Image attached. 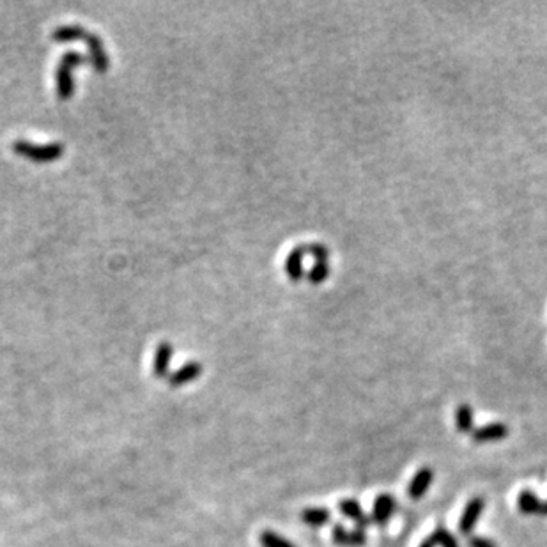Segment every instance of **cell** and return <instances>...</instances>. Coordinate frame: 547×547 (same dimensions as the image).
<instances>
[{"mask_svg":"<svg viewBox=\"0 0 547 547\" xmlns=\"http://www.w3.org/2000/svg\"><path fill=\"white\" fill-rule=\"evenodd\" d=\"M13 149L16 153H20L25 158L34 160V162H52V160H57L63 156L64 153V143L63 142H50V143H34L30 140L25 139H16L13 142Z\"/></svg>","mask_w":547,"mask_h":547,"instance_id":"1","label":"cell"},{"mask_svg":"<svg viewBox=\"0 0 547 547\" xmlns=\"http://www.w3.org/2000/svg\"><path fill=\"white\" fill-rule=\"evenodd\" d=\"M84 37L85 41H87L89 52H91L89 59H91L92 66H94L99 73H105V71L108 70V66H110V59H108V53L103 46V39H101L98 34L89 32V30L85 32Z\"/></svg>","mask_w":547,"mask_h":547,"instance_id":"2","label":"cell"},{"mask_svg":"<svg viewBox=\"0 0 547 547\" xmlns=\"http://www.w3.org/2000/svg\"><path fill=\"white\" fill-rule=\"evenodd\" d=\"M484 507L485 501L480 496H475V498H471V500L468 501L459 521V532L463 533V535H470V533L473 532V528L477 526V521L480 519L482 512H484Z\"/></svg>","mask_w":547,"mask_h":547,"instance_id":"3","label":"cell"},{"mask_svg":"<svg viewBox=\"0 0 547 547\" xmlns=\"http://www.w3.org/2000/svg\"><path fill=\"white\" fill-rule=\"evenodd\" d=\"M395 508H397L395 498H393L392 494H388V492H382V494H379L378 498H375L371 519L378 526H386L390 519H392V515L395 514Z\"/></svg>","mask_w":547,"mask_h":547,"instance_id":"4","label":"cell"},{"mask_svg":"<svg viewBox=\"0 0 547 547\" xmlns=\"http://www.w3.org/2000/svg\"><path fill=\"white\" fill-rule=\"evenodd\" d=\"M432 480H434V471L427 466L420 468L408 485L409 498H413L415 501L422 500L423 496L427 494V491L430 489V485H432Z\"/></svg>","mask_w":547,"mask_h":547,"instance_id":"5","label":"cell"},{"mask_svg":"<svg viewBox=\"0 0 547 547\" xmlns=\"http://www.w3.org/2000/svg\"><path fill=\"white\" fill-rule=\"evenodd\" d=\"M331 539L337 546L342 547H361L367 543V535H365L363 529H353V532H347L344 526H333V532H331Z\"/></svg>","mask_w":547,"mask_h":547,"instance_id":"6","label":"cell"},{"mask_svg":"<svg viewBox=\"0 0 547 547\" xmlns=\"http://www.w3.org/2000/svg\"><path fill=\"white\" fill-rule=\"evenodd\" d=\"M508 434H510V430L505 423H487V425L473 430V441L475 443H494V441L505 439Z\"/></svg>","mask_w":547,"mask_h":547,"instance_id":"7","label":"cell"},{"mask_svg":"<svg viewBox=\"0 0 547 547\" xmlns=\"http://www.w3.org/2000/svg\"><path fill=\"white\" fill-rule=\"evenodd\" d=\"M338 510L345 515V517H349L351 521L356 522L358 529L367 528L368 525L372 522V519L368 515L363 514V508H361L360 501L353 500V498H347V500H342L338 503Z\"/></svg>","mask_w":547,"mask_h":547,"instance_id":"8","label":"cell"},{"mask_svg":"<svg viewBox=\"0 0 547 547\" xmlns=\"http://www.w3.org/2000/svg\"><path fill=\"white\" fill-rule=\"evenodd\" d=\"M309 254V245H300L292 248L285 261L287 275L292 280H300L303 276V257Z\"/></svg>","mask_w":547,"mask_h":547,"instance_id":"9","label":"cell"},{"mask_svg":"<svg viewBox=\"0 0 547 547\" xmlns=\"http://www.w3.org/2000/svg\"><path fill=\"white\" fill-rule=\"evenodd\" d=\"M172 353L174 347L170 342H162L158 345V349H156L155 354V361H153V371L158 378H165L169 374V365L170 360H172Z\"/></svg>","mask_w":547,"mask_h":547,"instance_id":"10","label":"cell"},{"mask_svg":"<svg viewBox=\"0 0 547 547\" xmlns=\"http://www.w3.org/2000/svg\"><path fill=\"white\" fill-rule=\"evenodd\" d=\"M56 78H57V94L60 96L63 99L70 98L73 94L75 89V82H73V67H70L67 64L59 63L56 71Z\"/></svg>","mask_w":547,"mask_h":547,"instance_id":"11","label":"cell"},{"mask_svg":"<svg viewBox=\"0 0 547 547\" xmlns=\"http://www.w3.org/2000/svg\"><path fill=\"white\" fill-rule=\"evenodd\" d=\"M517 507L519 510H521V514L525 515L542 514V501H540L539 496L533 491H529V489H525V491L519 492Z\"/></svg>","mask_w":547,"mask_h":547,"instance_id":"12","label":"cell"},{"mask_svg":"<svg viewBox=\"0 0 547 547\" xmlns=\"http://www.w3.org/2000/svg\"><path fill=\"white\" fill-rule=\"evenodd\" d=\"M200 372H202V365L198 363V361H190V363H186L184 367H181L177 372H174V374L170 375L169 381L172 386L186 385V382H190L191 379L198 378V375H200Z\"/></svg>","mask_w":547,"mask_h":547,"instance_id":"13","label":"cell"},{"mask_svg":"<svg viewBox=\"0 0 547 547\" xmlns=\"http://www.w3.org/2000/svg\"><path fill=\"white\" fill-rule=\"evenodd\" d=\"M330 519H331L330 510L323 507L305 508V510L302 512V521L305 522V525L312 526V528H321V526H324L326 522H330Z\"/></svg>","mask_w":547,"mask_h":547,"instance_id":"14","label":"cell"},{"mask_svg":"<svg viewBox=\"0 0 547 547\" xmlns=\"http://www.w3.org/2000/svg\"><path fill=\"white\" fill-rule=\"evenodd\" d=\"M87 29L78 23H67V25H59L57 29H53L52 37L57 41H73L77 37H84Z\"/></svg>","mask_w":547,"mask_h":547,"instance_id":"15","label":"cell"},{"mask_svg":"<svg viewBox=\"0 0 547 547\" xmlns=\"http://www.w3.org/2000/svg\"><path fill=\"white\" fill-rule=\"evenodd\" d=\"M456 423H457V430H459V432H463V434L473 432V409H471V406L463 404L457 408Z\"/></svg>","mask_w":547,"mask_h":547,"instance_id":"16","label":"cell"},{"mask_svg":"<svg viewBox=\"0 0 547 547\" xmlns=\"http://www.w3.org/2000/svg\"><path fill=\"white\" fill-rule=\"evenodd\" d=\"M430 540L434 542V546H441V547H459V542H457L456 536L449 532V529L444 528H437L436 532L432 533Z\"/></svg>","mask_w":547,"mask_h":547,"instance_id":"17","label":"cell"},{"mask_svg":"<svg viewBox=\"0 0 547 547\" xmlns=\"http://www.w3.org/2000/svg\"><path fill=\"white\" fill-rule=\"evenodd\" d=\"M261 546L262 547H296L292 542L280 536L275 532H262L261 533Z\"/></svg>","mask_w":547,"mask_h":547,"instance_id":"18","label":"cell"},{"mask_svg":"<svg viewBox=\"0 0 547 547\" xmlns=\"http://www.w3.org/2000/svg\"><path fill=\"white\" fill-rule=\"evenodd\" d=\"M60 63L67 64L70 67H75L78 66V64L91 63V59H89L87 56H84L82 52H78V50H67V52H64L63 57H60Z\"/></svg>","mask_w":547,"mask_h":547,"instance_id":"19","label":"cell"},{"mask_svg":"<svg viewBox=\"0 0 547 547\" xmlns=\"http://www.w3.org/2000/svg\"><path fill=\"white\" fill-rule=\"evenodd\" d=\"M328 275H330L328 262L326 261H317L316 266H314V269H310L309 280L314 283H319V282H323L324 278H328Z\"/></svg>","mask_w":547,"mask_h":547,"instance_id":"20","label":"cell"},{"mask_svg":"<svg viewBox=\"0 0 547 547\" xmlns=\"http://www.w3.org/2000/svg\"><path fill=\"white\" fill-rule=\"evenodd\" d=\"M468 546L470 547H498L491 539H487V536H471V539L468 540Z\"/></svg>","mask_w":547,"mask_h":547,"instance_id":"21","label":"cell"},{"mask_svg":"<svg viewBox=\"0 0 547 547\" xmlns=\"http://www.w3.org/2000/svg\"><path fill=\"white\" fill-rule=\"evenodd\" d=\"M420 547H434V542L429 539V540H425V542L420 543Z\"/></svg>","mask_w":547,"mask_h":547,"instance_id":"22","label":"cell"},{"mask_svg":"<svg viewBox=\"0 0 547 547\" xmlns=\"http://www.w3.org/2000/svg\"><path fill=\"white\" fill-rule=\"evenodd\" d=\"M542 514L547 515V501L546 503H542Z\"/></svg>","mask_w":547,"mask_h":547,"instance_id":"23","label":"cell"}]
</instances>
